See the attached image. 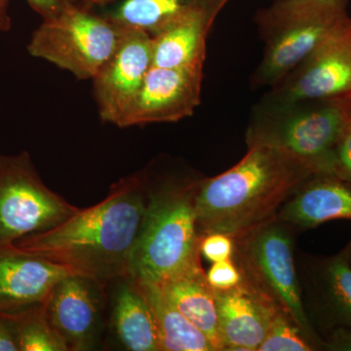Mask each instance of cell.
I'll return each instance as SVG.
<instances>
[{
    "instance_id": "obj_6",
    "label": "cell",
    "mask_w": 351,
    "mask_h": 351,
    "mask_svg": "<svg viewBox=\"0 0 351 351\" xmlns=\"http://www.w3.org/2000/svg\"><path fill=\"white\" fill-rule=\"evenodd\" d=\"M294 228L278 219L247 233L235 243L232 260L254 287L289 316L307 339L323 350L324 341L311 324L302 301L295 257Z\"/></svg>"
},
{
    "instance_id": "obj_16",
    "label": "cell",
    "mask_w": 351,
    "mask_h": 351,
    "mask_svg": "<svg viewBox=\"0 0 351 351\" xmlns=\"http://www.w3.org/2000/svg\"><path fill=\"white\" fill-rule=\"evenodd\" d=\"M108 292L107 338L122 350L160 351L156 318L137 279L119 277L108 284Z\"/></svg>"
},
{
    "instance_id": "obj_19",
    "label": "cell",
    "mask_w": 351,
    "mask_h": 351,
    "mask_svg": "<svg viewBox=\"0 0 351 351\" xmlns=\"http://www.w3.org/2000/svg\"><path fill=\"white\" fill-rule=\"evenodd\" d=\"M230 0H114L100 10L113 22L156 36L166 27L196 14L218 17Z\"/></svg>"
},
{
    "instance_id": "obj_26",
    "label": "cell",
    "mask_w": 351,
    "mask_h": 351,
    "mask_svg": "<svg viewBox=\"0 0 351 351\" xmlns=\"http://www.w3.org/2000/svg\"><path fill=\"white\" fill-rule=\"evenodd\" d=\"M206 276L208 282L215 290H228L243 280L241 270L232 258L212 263Z\"/></svg>"
},
{
    "instance_id": "obj_12",
    "label": "cell",
    "mask_w": 351,
    "mask_h": 351,
    "mask_svg": "<svg viewBox=\"0 0 351 351\" xmlns=\"http://www.w3.org/2000/svg\"><path fill=\"white\" fill-rule=\"evenodd\" d=\"M204 66H152L119 128L173 123L191 117L200 105Z\"/></svg>"
},
{
    "instance_id": "obj_4",
    "label": "cell",
    "mask_w": 351,
    "mask_h": 351,
    "mask_svg": "<svg viewBox=\"0 0 351 351\" xmlns=\"http://www.w3.org/2000/svg\"><path fill=\"white\" fill-rule=\"evenodd\" d=\"M350 97L294 101L263 97L252 110L245 134L247 147H270L299 159L314 174H332Z\"/></svg>"
},
{
    "instance_id": "obj_5",
    "label": "cell",
    "mask_w": 351,
    "mask_h": 351,
    "mask_svg": "<svg viewBox=\"0 0 351 351\" xmlns=\"http://www.w3.org/2000/svg\"><path fill=\"white\" fill-rule=\"evenodd\" d=\"M348 17V0H276L258 11L263 53L253 85H276Z\"/></svg>"
},
{
    "instance_id": "obj_13",
    "label": "cell",
    "mask_w": 351,
    "mask_h": 351,
    "mask_svg": "<svg viewBox=\"0 0 351 351\" xmlns=\"http://www.w3.org/2000/svg\"><path fill=\"white\" fill-rule=\"evenodd\" d=\"M152 66V36L125 27L119 47L92 80L101 121L119 127Z\"/></svg>"
},
{
    "instance_id": "obj_25",
    "label": "cell",
    "mask_w": 351,
    "mask_h": 351,
    "mask_svg": "<svg viewBox=\"0 0 351 351\" xmlns=\"http://www.w3.org/2000/svg\"><path fill=\"white\" fill-rule=\"evenodd\" d=\"M199 249L201 257L210 263L230 260L234 254V240L223 233H209L201 239Z\"/></svg>"
},
{
    "instance_id": "obj_21",
    "label": "cell",
    "mask_w": 351,
    "mask_h": 351,
    "mask_svg": "<svg viewBox=\"0 0 351 351\" xmlns=\"http://www.w3.org/2000/svg\"><path fill=\"white\" fill-rule=\"evenodd\" d=\"M138 282L156 318L160 351H215L207 337L171 304L158 284Z\"/></svg>"
},
{
    "instance_id": "obj_27",
    "label": "cell",
    "mask_w": 351,
    "mask_h": 351,
    "mask_svg": "<svg viewBox=\"0 0 351 351\" xmlns=\"http://www.w3.org/2000/svg\"><path fill=\"white\" fill-rule=\"evenodd\" d=\"M43 20L53 19L78 0H25Z\"/></svg>"
},
{
    "instance_id": "obj_3",
    "label": "cell",
    "mask_w": 351,
    "mask_h": 351,
    "mask_svg": "<svg viewBox=\"0 0 351 351\" xmlns=\"http://www.w3.org/2000/svg\"><path fill=\"white\" fill-rule=\"evenodd\" d=\"M144 174L147 208L129 274L158 284L201 257L195 216L200 178L156 166Z\"/></svg>"
},
{
    "instance_id": "obj_11",
    "label": "cell",
    "mask_w": 351,
    "mask_h": 351,
    "mask_svg": "<svg viewBox=\"0 0 351 351\" xmlns=\"http://www.w3.org/2000/svg\"><path fill=\"white\" fill-rule=\"evenodd\" d=\"M298 274L302 301L314 328L318 325L325 334L337 328H351L350 243L328 257L301 253Z\"/></svg>"
},
{
    "instance_id": "obj_28",
    "label": "cell",
    "mask_w": 351,
    "mask_h": 351,
    "mask_svg": "<svg viewBox=\"0 0 351 351\" xmlns=\"http://www.w3.org/2000/svg\"><path fill=\"white\" fill-rule=\"evenodd\" d=\"M323 350L351 351V328H337L323 337Z\"/></svg>"
},
{
    "instance_id": "obj_29",
    "label": "cell",
    "mask_w": 351,
    "mask_h": 351,
    "mask_svg": "<svg viewBox=\"0 0 351 351\" xmlns=\"http://www.w3.org/2000/svg\"><path fill=\"white\" fill-rule=\"evenodd\" d=\"M0 351H18L12 334L1 315H0Z\"/></svg>"
},
{
    "instance_id": "obj_15",
    "label": "cell",
    "mask_w": 351,
    "mask_h": 351,
    "mask_svg": "<svg viewBox=\"0 0 351 351\" xmlns=\"http://www.w3.org/2000/svg\"><path fill=\"white\" fill-rule=\"evenodd\" d=\"M76 274L14 246L0 247V314L43 304L62 278Z\"/></svg>"
},
{
    "instance_id": "obj_17",
    "label": "cell",
    "mask_w": 351,
    "mask_h": 351,
    "mask_svg": "<svg viewBox=\"0 0 351 351\" xmlns=\"http://www.w3.org/2000/svg\"><path fill=\"white\" fill-rule=\"evenodd\" d=\"M276 218L295 232L332 219L351 221V184L328 173L311 176L280 207Z\"/></svg>"
},
{
    "instance_id": "obj_31",
    "label": "cell",
    "mask_w": 351,
    "mask_h": 351,
    "mask_svg": "<svg viewBox=\"0 0 351 351\" xmlns=\"http://www.w3.org/2000/svg\"><path fill=\"white\" fill-rule=\"evenodd\" d=\"M350 262H351V240L350 241Z\"/></svg>"
},
{
    "instance_id": "obj_2",
    "label": "cell",
    "mask_w": 351,
    "mask_h": 351,
    "mask_svg": "<svg viewBox=\"0 0 351 351\" xmlns=\"http://www.w3.org/2000/svg\"><path fill=\"white\" fill-rule=\"evenodd\" d=\"M314 175L299 159L262 145L226 172L200 178L195 195L196 228L202 239L219 232L240 239L276 218L302 182Z\"/></svg>"
},
{
    "instance_id": "obj_18",
    "label": "cell",
    "mask_w": 351,
    "mask_h": 351,
    "mask_svg": "<svg viewBox=\"0 0 351 351\" xmlns=\"http://www.w3.org/2000/svg\"><path fill=\"white\" fill-rule=\"evenodd\" d=\"M158 285L171 304L207 337L215 351L223 350L214 289L208 282L201 257Z\"/></svg>"
},
{
    "instance_id": "obj_23",
    "label": "cell",
    "mask_w": 351,
    "mask_h": 351,
    "mask_svg": "<svg viewBox=\"0 0 351 351\" xmlns=\"http://www.w3.org/2000/svg\"><path fill=\"white\" fill-rule=\"evenodd\" d=\"M316 346L306 338L294 321L278 311L267 337L258 351H315Z\"/></svg>"
},
{
    "instance_id": "obj_24",
    "label": "cell",
    "mask_w": 351,
    "mask_h": 351,
    "mask_svg": "<svg viewBox=\"0 0 351 351\" xmlns=\"http://www.w3.org/2000/svg\"><path fill=\"white\" fill-rule=\"evenodd\" d=\"M332 174L351 184V96L348 98L345 125L332 157Z\"/></svg>"
},
{
    "instance_id": "obj_9",
    "label": "cell",
    "mask_w": 351,
    "mask_h": 351,
    "mask_svg": "<svg viewBox=\"0 0 351 351\" xmlns=\"http://www.w3.org/2000/svg\"><path fill=\"white\" fill-rule=\"evenodd\" d=\"M108 284L82 274H69L54 286L44 302L50 324L69 351L96 350L105 345Z\"/></svg>"
},
{
    "instance_id": "obj_8",
    "label": "cell",
    "mask_w": 351,
    "mask_h": 351,
    "mask_svg": "<svg viewBox=\"0 0 351 351\" xmlns=\"http://www.w3.org/2000/svg\"><path fill=\"white\" fill-rule=\"evenodd\" d=\"M78 210L46 186L27 152L0 154V247L50 230Z\"/></svg>"
},
{
    "instance_id": "obj_30",
    "label": "cell",
    "mask_w": 351,
    "mask_h": 351,
    "mask_svg": "<svg viewBox=\"0 0 351 351\" xmlns=\"http://www.w3.org/2000/svg\"><path fill=\"white\" fill-rule=\"evenodd\" d=\"M11 18L9 15V0H0V34L11 29Z\"/></svg>"
},
{
    "instance_id": "obj_7",
    "label": "cell",
    "mask_w": 351,
    "mask_h": 351,
    "mask_svg": "<svg viewBox=\"0 0 351 351\" xmlns=\"http://www.w3.org/2000/svg\"><path fill=\"white\" fill-rule=\"evenodd\" d=\"M124 32L125 27L78 0L57 17L43 20L27 49L76 80H92L119 47Z\"/></svg>"
},
{
    "instance_id": "obj_10",
    "label": "cell",
    "mask_w": 351,
    "mask_h": 351,
    "mask_svg": "<svg viewBox=\"0 0 351 351\" xmlns=\"http://www.w3.org/2000/svg\"><path fill=\"white\" fill-rule=\"evenodd\" d=\"M351 96V17L341 23L265 98L277 101Z\"/></svg>"
},
{
    "instance_id": "obj_20",
    "label": "cell",
    "mask_w": 351,
    "mask_h": 351,
    "mask_svg": "<svg viewBox=\"0 0 351 351\" xmlns=\"http://www.w3.org/2000/svg\"><path fill=\"white\" fill-rule=\"evenodd\" d=\"M216 18L196 14L173 23L152 36V66L169 69L204 66L206 39Z\"/></svg>"
},
{
    "instance_id": "obj_1",
    "label": "cell",
    "mask_w": 351,
    "mask_h": 351,
    "mask_svg": "<svg viewBox=\"0 0 351 351\" xmlns=\"http://www.w3.org/2000/svg\"><path fill=\"white\" fill-rule=\"evenodd\" d=\"M147 208L144 170L114 182L100 202L78 210L45 232L14 246L76 274L110 283L129 274Z\"/></svg>"
},
{
    "instance_id": "obj_22",
    "label": "cell",
    "mask_w": 351,
    "mask_h": 351,
    "mask_svg": "<svg viewBox=\"0 0 351 351\" xmlns=\"http://www.w3.org/2000/svg\"><path fill=\"white\" fill-rule=\"evenodd\" d=\"M0 315L10 330L18 351H69L63 338L50 324L44 304Z\"/></svg>"
},
{
    "instance_id": "obj_14",
    "label": "cell",
    "mask_w": 351,
    "mask_h": 351,
    "mask_svg": "<svg viewBox=\"0 0 351 351\" xmlns=\"http://www.w3.org/2000/svg\"><path fill=\"white\" fill-rule=\"evenodd\" d=\"M214 294L223 350L258 351L281 309L244 277L239 285L214 289Z\"/></svg>"
}]
</instances>
